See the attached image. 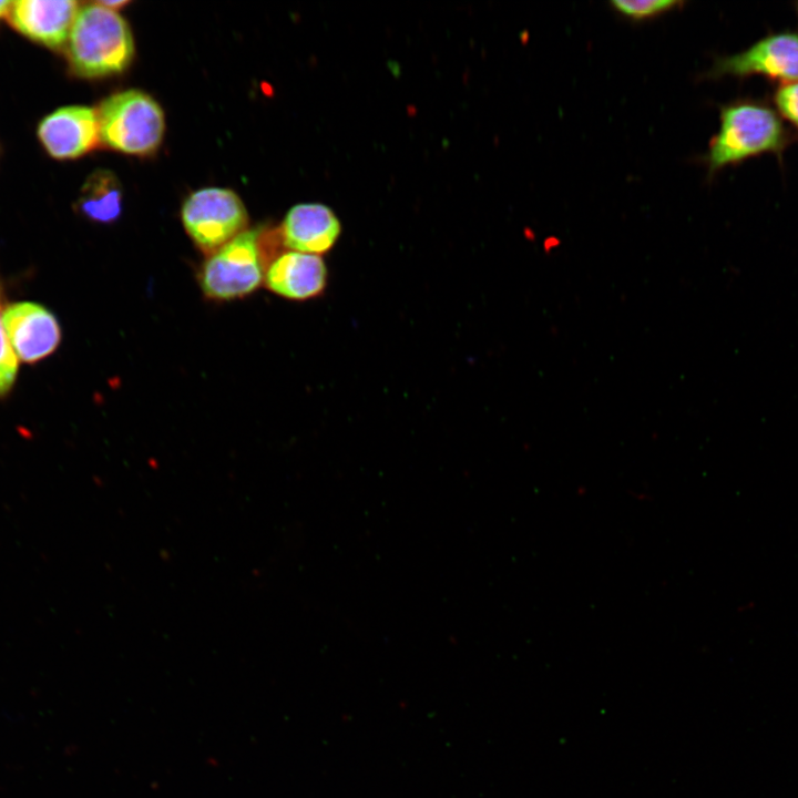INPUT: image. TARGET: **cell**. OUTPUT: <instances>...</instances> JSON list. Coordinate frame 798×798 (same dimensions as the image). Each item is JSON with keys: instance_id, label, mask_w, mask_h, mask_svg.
<instances>
[{"instance_id": "1", "label": "cell", "mask_w": 798, "mask_h": 798, "mask_svg": "<svg viewBox=\"0 0 798 798\" xmlns=\"http://www.w3.org/2000/svg\"><path fill=\"white\" fill-rule=\"evenodd\" d=\"M797 139L777 111L755 99H738L720 106L719 129L703 156L708 177L727 166L763 154L782 157Z\"/></svg>"}, {"instance_id": "2", "label": "cell", "mask_w": 798, "mask_h": 798, "mask_svg": "<svg viewBox=\"0 0 798 798\" xmlns=\"http://www.w3.org/2000/svg\"><path fill=\"white\" fill-rule=\"evenodd\" d=\"M133 54L131 29L116 11L98 2L79 10L68 42V57L75 73L84 78L120 73Z\"/></svg>"}, {"instance_id": "3", "label": "cell", "mask_w": 798, "mask_h": 798, "mask_svg": "<svg viewBox=\"0 0 798 798\" xmlns=\"http://www.w3.org/2000/svg\"><path fill=\"white\" fill-rule=\"evenodd\" d=\"M100 141L112 150L146 155L161 144L164 112L147 93L125 90L108 96L99 106Z\"/></svg>"}, {"instance_id": "4", "label": "cell", "mask_w": 798, "mask_h": 798, "mask_svg": "<svg viewBox=\"0 0 798 798\" xmlns=\"http://www.w3.org/2000/svg\"><path fill=\"white\" fill-rule=\"evenodd\" d=\"M260 243L262 231L250 228L211 253L197 274L204 297L225 303L243 299L257 290L267 268Z\"/></svg>"}, {"instance_id": "5", "label": "cell", "mask_w": 798, "mask_h": 798, "mask_svg": "<svg viewBox=\"0 0 798 798\" xmlns=\"http://www.w3.org/2000/svg\"><path fill=\"white\" fill-rule=\"evenodd\" d=\"M184 228L195 245L213 253L245 231L247 211L228 188L205 187L192 193L182 206Z\"/></svg>"}, {"instance_id": "6", "label": "cell", "mask_w": 798, "mask_h": 798, "mask_svg": "<svg viewBox=\"0 0 798 798\" xmlns=\"http://www.w3.org/2000/svg\"><path fill=\"white\" fill-rule=\"evenodd\" d=\"M763 75L781 83L798 81V32L769 33L744 51L717 58L707 78Z\"/></svg>"}, {"instance_id": "7", "label": "cell", "mask_w": 798, "mask_h": 798, "mask_svg": "<svg viewBox=\"0 0 798 798\" xmlns=\"http://www.w3.org/2000/svg\"><path fill=\"white\" fill-rule=\"evenodd\" d=\"M1 323L17 357L27 364L47 358L62 340L57 316L39 303L16 301L7 305L1 314Z\"/></svg>"}, {"instance_id": "8", "label": "cell", "mask_w": 798, "mask_h": 798, "mask_svg": "<svg viewBox=\"0 0 798 798\" xmlns=\"http://www.w3.org/2000/svg\"><path fill=\"white\" fill-rule=\"evenodd\" d=\"M38 137L57 160L80 157L100 141L98 111L85 105L60 108L40 122Z\"/></svg>"}, {"instance_id": "9", "label": "cell", "mask_w": 798, "mask_h": 798, "mask_svg": "<svg viewBox=\"0 0 798 798\" xmlns=\"http://www.w3.org/2000/svg\"><path fill=\"white\" fill-rule=\"evenodd\" d=\"M327 279V267L320 256L289 250L268 263L264 284L277 296L305 301L323 294Z\"/></svg>"}, {"instance_id": "10", "label": "cell", "mask_w": 798, "mask_h": 798, "mask_svg": "<svg viewBox=\"0 0 798 798\" xmlns=\"http://www.w3.org/2000/svg\"><path fill=\"white\" fill-rule=\"evenodd\" d=\"M79 10L73 0H20L12 2L9 18L20 33L57 49L65 44Z\"/></svg>"}, {"instance_id": "11", "label": "cell", "mask_w": 798, "mask_h": 798, "mask_svg": "<svg viewBox=\"0 0 798 798\" xmlns=\"http://www.w3.org/2000/svg\"><path fill=\"white\" fill-rule=\"evenodd\" d=\"M339 234L340 223L335 213L316 203L293 206L280 228V239L285 247L318 256L334 247Z\"/></svg>"}, {"instance_id": "12", "label": "cell", "mask_w": 798, "mask_h": 798, "mask_svg": "<svg viewBox=\"0 0 798 798\" xmlns=\"http://www.w3.org/2000/svg\"><path fill=\"white\" fill-rule=\"evenodd\" d=\"M123 191L119 178L109 170L91 173L81 187L79 212L96 223L115 222L122 213Z\"/></svg>"}, {"instance_id": "13", "label": "cell", "mask_w": 798, "mask_h": 798, "mask_svg": "<svg viewBox=\"0 0 798 798\" xmlns=\"http://www.w3.org/2000/svg\"><path fill=\"white\" fill-rule=\"evenodd\" d=\"M614 11L633 20L644 21L673 11L683 6L677 0H616L610 2Z\"/></svg>"}, {"instance_id": "14", "label": "cell", "mask_w": 798, "mask_h": 798, "mask_svg": "<svg viewBox=\"0 0 798 798\" xmlns=\"http://www.w3.org/2000/svg\"><path fill=\"white\" fill-rule=\"evenodd\" d=\"M19 369V361L13 351L0 316V398L6 397L12 389Z\"/></svg>"}, {"instance_id": "15", "label": "cell", "mask_w": 798, "mask_h": 798, "mask_svg": "<svg viewBox=\"0 0 798 798\" xmlns=\"http://www.w3.org/2000/svg\"><path fill=\"white\" fill-rule=\"evenodd\" d=\"M775 110L798 131V81L781 83L773 94Z\"/></svg>"}, {"instance_id": "16", "label": "cell", "mask_w": 798, "mask_h": 798, "mask_svg": "<svg viewBox=\"0 0 798 798\" xmlns=\"http://www.w3.org/2000/svg\"><path fill=\"white\" fill-rule=\"evenodd\" d=\"M98 3H100L101 6H103V7L108 8V9H111V10H113V11H116V10L120 9L121 7H124L125 4H127L129 1H125V0H113V1H110V0H108V1H100V2H98Z\"/></svg>"}, {"instance_id": "17", "label": "cell", "mask_w": 798, "mask_h": 798, "mask_svg": "<svg viewBox=\"0 0 798 798\" xmlns=\"http://www.w3.org/2000/svg\"><path fill=\"white\" fill-rule=\"evenodd\" d=\"M11 7H12L11 1L0 0V18L9 14Z\"/></svg>"}, {"instance_id": "18", "label": "cell", "mask_w": 798, "mask_h": 798, "mask_svg": "<svg viewBox=\"0 0 798 798\" xmlns=\"http://www.w3.org/2000/svg\"><path fill=\"white\" fill-rule=\"evenodd\" d=\"M2 297H3V290H2V286H1V284H0V305H1V301H2Z\"/></svg>"}, {"instance_id": "19", "label": "cell", "mask_w": 798, "mask_h": 798, "mask_svg": "<svg viewBox=\"0 0 798 798\" xmlns=\"http://www.w3.org/2000/svg\"><path fill=\"white\" fill-rule=\"evenodd\" d=\"M796 10H797V14H798V2L796 3Z\"/></svg>"}]
</instances>
